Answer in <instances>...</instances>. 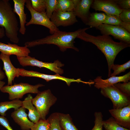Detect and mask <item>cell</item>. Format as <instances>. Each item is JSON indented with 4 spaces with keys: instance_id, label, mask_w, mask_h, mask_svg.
I'll return each mask as SVG.
<instances>
[{
    "instance_id": "obj_1",
    "label": "cell",
    "mask_w": 130,
    "mask_h": 130,
    "mask_svg": "<svg viewBox=\"0 0 130 130\" xmlns=\"http://www.w3.org/2000/svg\"><path fill=\"white\" fill-rule=\"evenodd\" d=\"M86 30L81 32L77 38L94 44L103 53L107 61L108 70V77L109 78L112 73L111 67L114 64L117 56L122 50L130 47V44L121 41L115 42L109 35L95 36L92 35L86 32Z\"/></svg>"
},
{
    "instance_id": "obj_2",
    "label": "cell",
    "mask_w": 130,
    "mask_h": 130,
    "mask_svg": "<svg viewBox=\"0 0 130 130\" xmlns=\"http://www.w3.org/2000/svg\"><path fill=\"white\" fill-rule=\"evenodd\" d=\"M90 28L89 27L80 28L74 32H68L61 31L58 29L52 35L42 39L26 42L24 45L28 48L45 44H52L57 46L62 52L65 51L69 48L78 52L79 49L74 44L75 39L82 32Z\"/></svg>"
},
{
    "instance_id": "obj_3",
    "label": "cell",
    "mask_w": 130,
    "mask_h": 130,
    "mask_svg": "<svg viewBox=\"0 0 130 130\" xmlns=\"http://www.w3.org/2000/svg\"><path fill=\"white\" fill-rule=\"evenodd\" d=\"M0 26L4 28L5 35L11 41L19 42L18 21L9 0H0Z\"/></svg>"
},
{
    "instance_id": "obj_4",
    "label": "cell",
    "mask_w": 130,
    "mask_h": 130,
    "mask_svg": "<svg viewBox=\"0 0 130 130\" xmlns=\"http://www.w3.org/2000/svg\"><path fill=\"white\" fill-rule=\"evenodd\" d=\"M44 86L40 84L32 85L28 83L21 82L19 84L14 83L13 85L4 86L0 90L2 92L8 93L9 99L11 100L21 98L27 93L37 94L39 91L38 88Z\"/></svg>"
},
{
    "instance_id": "obj_5",
    "label": "cell",
    "mask_w": 130,
    "mask_h": 130,
    "mask_svg": "<svg viewBox=\"0 0 130 130\" xmlns=\"http://www.w3.org/2000/svg\"><path fill=\"white\" fill-rule=\"evenodd\" d=\"M57 100V98L48 89L39 91L32 100V102L36 108L40 119L45 120L50 107Z\"/></svg>"
},
{
    "instance_id": "obj_6",
    "label": "cell",
    "mask_w": 130,
    "mask_h": 130,
    "mask_svg": "<svg viewBox=\"0 0 130 130\" xmlns=\"http://www.w3.org/2000/svg\"><path fill=\"white\" fill-rule=\"evenodd\" d=\"M100 92L104 97L111 100L113 109L122 108L130 105V96L113 85L101 89Z\"/></svg>"
},
{
    "instance_id": "obj_7",
    "label": "cell",
    "mask_w": 130,
    "mask_h": 130,
    "mask_svg": "<svg viewBox=\"0 0 130 130\" xmlns=\"http://www.w3.org/2000/svg\"><path fill=\"white\" fill-rule=\"evenodd\" d=\"M17 58L20 64L23 67L35 66L46 68L59 75L64 73V70L61 67L63 66L64 64L58 60L54 61L53 63H48L39 61L29 56Z\"/></svg>"
},
{
    "instance_id": "obj_8",
    "label": "cell",
    "mask_w": 130,
    "mask_h": 130,
    "mask_svg": "<svg viewBox=\"0 0 130 130\" xmlns=\"http://www.w3.org/2000/svg\"><path fill=\"white\" fill-rule=\"evenodd\" d=\"M25 6L30 12L31 18L26 26L31 25H39L44 26L49 30L50 33L52 34L58 29L47 16L46 13H39L35 11L31 6L30 0H26Z\"/></svg>"
},
{
    "instance_id": "obj_9",
    "label": "cell",
    "mask_w": 130,
    "mask_h": 130,
    "mask_svg": "<svg viewBox=\"0 0 130 130\" xmlns=\"http://www.w3.org/2000/svg\"><path fill=\"white\" fill-rule=\"evenodd\" d=\"M96 29L102 35H111L120 41L130 44V32L121 27L103 24Z\"/></svg>"
},
{
    "instance_id": "obj_10",
    "label": "cell",
    "mask_w": 130,
    "mask_h": 130,
    "mask_svg": "<svg viewBox=\"0 0 130 130\" xmlns=\"http://www.w3.org/2000/svg\"><path fill=\"white\" fill-rule=\"evenodd\" d=\"M19 74L20 76L23 77H34L39 78L46 80L47 82L54 79H58L65 81L67 85L69 86L73 82H80L84 84L85 82L82 81L81 78L75 79L67 78L56 74L55 75H50L41 73L36 71H29L23 68H19Z\"/></svg>"
},
{
    "instance_id": "obj_11",
    "label": "cell",
    "mask_w": 130,
    "mask_h": 130,
    "mask_svg": "<svg viewBox=\"0 0 130 130\" xmlns=\"http://www.w3.org/2000/svg\"><path fill=\"white\" fill-rule=\"evenodd\" d=\"M50 20L57 27L69 26L78 22L73 12H63L59 10H55L53 12Z\"/></svg>"
},
{
    "instance_id": "obj_12",
    "label": "cell",
    "mask_w": 130,
    "mask_h": 130,
    "mask_svg": "<svg viewBox=\"0 0 130 130\" xmlns=\"http://www.w3.org/2000/svg\"><path fill=\"white\" fill-rule=\"evenodd\" d=\"M91 7L96 11H103L105 14L118 17L123 9L117 5L115 0H93Z\"/></svg>"
},
{
    "instance_id": "obj_13",
    "label": "cell",
    "mask_w": 130,
    "mask_h": 130,
    "mask_svg": "<svg viewBox=\"0 0 130 130\" xmlns=\"http://www.w3.org/2000/svg\"><path fill=\"white\" fill-rule=\"evenodd\" d=\"M109 112L117 124L130 129V105L122 108H113Z\"/></svg>"
},
{
    "instance_id": "obj_14",
    "label": "cell",
    "mask_w": 130,
    "mask_h": 130,
    "mask_svg": "<svg viewBox=\"0 0 130 130\" xmlns=\"http://www.w3.org/2000/svg\"><path fill=\"white\" fill-rule=\"evenodd\" d=\"M74 5L73 11L76 16L79 18L85 24L91 13L90 9L93 0H73Z\"/></svg>"
},
{
    "instance_id": "obj_15",
    "label": "cell",
    "mask_w": 130,
    "mask_h": 130,
    "mask_svg": "<svg viewBox=\"0 0 130 130\" xmlns=\"http://www.w3.org/2000/svg\"><path fill=\"white\" fill-rule=\"evenodd\" d=\"M0 52L6 55H14L17 57H25L29 56L30 53L29 49L26 46H20L16 44H7L0 42Z\"/></svg>"
},
{
    "instance_id": "obj_16",
    "label": "cell",
    "mask_w": 130,
    "mask_h": 130,
    "mask_svg": "<svg viewBox=\"0 0 130 130\" xmlns=\"http://www.w3.org/2000/svg\"><path fill=\"white\" fill-rule=\"evenodd\" d=\"M130 80V72L124 75L119 76H113L103 79L101 76L97 77L93 81L94 86L98 89L103 88L113 85L114 84L121 82L127 83Z\"/></svg>"
},
{
    "instance_id": "obj_17",
    "label": "cell",
    "mask_w": 130,
    "mask_h": 130,
    "mask_svg": "<svg viewBox=\"0 0 130 130\" xmlns=\"http://www.w3.org/2000/svg\"><path fill=\"white\" fill-rule=\"evenodd\" d=\"M26 109L21 107L13 112L11 116L22 130H29L33 127L34 123L28 119Z\"/></svg>"
},
{
    "instance_id": "obj_18",
    "label": "cell",
    "mask_w": 130,
    "mask_h": 130,
    "mask_svg": "<svg viewBox=\"0 0 130 130\" xmlns=\"http://www.w3.org/2000/svg\"><path fill=\"white\" fill-rule=\"evenodd\" d=\"M10 55L1 53L0 59L3 63V69L8 79V85H12L16 77H19V68L15 67L12 64L10 58Z\"/></svg>"
},
{
    "instance_id": "obj_19",
    "label": "cell",
    "mask_w": 130,
    "mask_h": 130,
    "mask_svg": "<svg viewBox=\"0 0 130 130\" xmlns=\"http://www.w3.org/2000/svg\"><path fill=\"white\" fill-rule=\"evenodd\" d=\"M26 0H13L14 3L13 11L19 17L20 24L19 32L24 35L26 32L25 26L26 21L27 14L25 13L24 6Z\"/></svg>"
},
{
    "instance_id": "obj_20",
    "label": "cell",
    "mask_w": 130,
    "mask_h": 130,
    "mask_svg": "<svg viewBox=\"0 0 130 130\" xmlns=\"http://www.w3.org/2000/svg\"><path fill=\"white\" fill-rule=\"evenodd\" d=\"M33 97L30 94L28 95L24 100L22 101V107L28 110V116L30 121L35 124L40 119L39 115L35 106L32 102Z\"/></svg>"
},
{
    "instance_id": "obj_21",
    "label": "cell",
    "mask_w": 130,
    "mask_h": 130,
    "mask_svg": "<svg viewBox=\"0 0 130 130\" xmlns=\"http://www.w3.org/2000/svg\"><path fill=\"white\" fill-rule=\"evenodd\" d=\"M106 16V15L104 13H91L86 25L89 26L91 28L95 27L96 28L103 23Z\"/></svg>"
},
{
    "instance_id": "obj_22",
    "label": "cell",
    "mask_w": 130,
    "mask_h": 130,
    "mask_svg": "<svg viewBox=\"0 0 130 130\" xmlns=\"http://www.w3.org/2000/svg\"><path fill=\"white\" fill-rule=\"evenodd\" d=\"M22 101L19 99H16L10 101L0 102V114L2 116L6 115V112L8 110L13 108L16 110L22 107Z\"/></svg>"
},
{
    "instance_id": "obj_23",
    "label": "cell",
    "mask_w": 130,
    "mask_h": 130,
    "mask_svg": "<svg viewBox=\"0 0 130 130\" xmlns=\"http://www.w3.org/2000/svg\"><path fill=\"white\" fill-rule=\"evenodd\" d=\"M106 18L103 24L119 26L126 29L130 32V23L122 21L119 17L113 15L105 14Z\"/></svg>"
},
{
    "instance_id": "obj_24",
    "label": "cell",
    "mask_w": 130,
    "mask_h": 130,
    "mask_svg": "<svg viewBox=\"0 0 130 130\" xmlns=\"http://www.w3.org/2000/svg\"><path fill=\"white\" fill-rule=\"evenodd\" d=\"M60 125L63 130H78L69 114L58 113Z\"/></svg>"
},
{
    "instance_id": "obj_25",
    "label": "cell",
    "mask_w": 130,
    "mask_h": 130,
    "mask_svg": "<svg viewBox=\"0 0 130 130\" xmlns=\"http://www.w3.org/2000/svg\"><path fill=\"white\" fill-rule=\"evenodd\" d=\"M74 8L73 0H58L56 10L63 12H73Z\"/></svg>"
},
{
    "instance_id": "obj_26",
    "label": "cell",
    "mask_w": 130,
    "mask_h": 130,
    "mask_svg": "<svg viewBox=\"0 0 130 130\" xmlns=\"http://www.w3.org/2000/svg\"><path fill=\"white\" fill-rule=\"evenodd\" d=\"M103 127L105 130H130L120 126L112 117L103 122Z\"/></svg>"
},
{
    "instance_id": "obj_27",
    "label": "cell",
    "mask_w": 130,
    "mask_h": 130,
    "mask_svg": "<svg viewBox=\"0 0 130 130\" xmlns=\"http://www.w3.org/2000/svg\"><path fill=\"white\" fill-rule=\"evenodd\" d=\"M50 125V130H63L60 124L58 113L52 114L47 119Z\"/></svg>"
},
{
    "instance_id": "obj_28",
    "label": "cell",
    "mask_w": 130,
    "mask_h": 130,
    "mask_svg": "<svg viewBox=\"0 0 130 130\" xmlns=\"http://www.w3.org/2000/svg\"><path fill=\"white\" fill-rule=\"evenodd\" d=\"M130 68V60L122 65L114 64L111 67V69L113 70L111 73L110 77L116 76L122 72H124Z\"/></svg>"
},
{
    "instance_id": "obj_29",
    "label": "cell",
    "mask_w": 130,
    "mask_h": 130,
    "mask_svg": "<svg viewBox=\"0 0 130 130\" xmlns=\"http://www.w3.org/2000/svg\"><path fill=\"white\" fill-rule=\"evenodd\" d=\"M31 6L35 11L39 13H45L46 3L45 0H30Z\"/></svg>"
},
{
    "instance_id": "obj_30",
    "label": "cell",
    "mask_w": 130,
    "mask_h": 130,
    "mask_svg": "<svg viewBox=\"0 0 130 130\" xmlns=\"http://www.w3.org/2000/svg\"><path fill=\"white\" fill-rule=\"evenodd\" d=\"M46 3V13L48 17L50 18L56 10L58 0H45Z\"/></svg>"
},
{
    "instance_id": "obj_31",
    "label": "cell",
    "mask_w": 130,
    "mask_h": 130,
    "mask_svg": "<svg viewBox=\"0 0 130 130\" xmlns=\"http://www.w3.org/2000/svg\"><path fill=\"white\" fill-rule=\"evenodd\" d=\"M94 125L91 130H103V116L100 112H96L94 113Z\"/></svg>"
},
{
    "instance_id": "obj_32",
    "label": "cell",
    "mask_w": 130,
    "mask_h": 130,
    "mask_svg": "<svg viewBox=\"0 0 130 130\" xmlns=\"http://www.w3.org/2000/svg\"><path fill=\"white\" fill-rule=\"evenodd\" d=\"M50 130V125L48 120L40 119L37 123L34 124L33 128L31 130Z\"/></svg>"
},
{
    "instance_id": "obj_33",
    "label": "cell",
    "mask_w": 130,
    "mask_h": 130,
    "mask_svg": "<svg viewBox=\"0 0 130 130\" xmlns=\"http://www.w3.org/2000/svg\"><path fill=\"white\" fill-rule=\"evenodd\" d=\"M113 85L118 89L121 91L130 96V82L124 83L120 82L114 84Z\"/></svg>"
},
{
    "instance_id": "obj_34",
    "label": "cell",
    "mask_w": 130,
    "mask_h": 130,
    "mask_svg": "<svg viewBox=\"0 0 130 130\" xmlns=\"http://www.w3.org/2000/svg\"><path fill=\"white\" fill-rule=\"evenodd\" d=\"M119 17L123 22L130 23V9H123Z\"/></svg>"
},
{
    "instance_id": "obj_35",
    "label": "cell",
    "mask_w": 130,
    "mask_h": 130,
    "mask_svg": "<svg viewBox=\"0 0 130 130\" xmlns=\"http://www.w3.org/2000/svg\"><path fill=\"white\" fill-rule=\"evenodd\" d=\"M118 6L122 9H130V0H115Z\"/></svg>"
},
{
    "instance_id": "obj_36",
    "label": "cell",
    "mask_w": 130,
    "mask_h": 130,
    "mask_svg": "<svg viewBox=\"0 0 130 130\" xmlns=\"http://www.w3.org/2000/svg\"><path fill=\"white\" fill-rule=\"evenodd\" d=\"M0 124L7 130H13L10 126L8 121L5 116H0Z\"/></svg>"
},
{
    "instance_id": "obj_37",
    "label": "cell",
    "mask_w": 130,
    "mask_h": 130,
    "mask_svg": "<svg viewBox=\"0 0 130 130\" xmlns=\"http://www.w3.org/2000/svg\"><path fill=\"white\" fill-rule=\"evenodd\" d=\"M4 29L2 27H0V39L3 38L5 35Z\"/></svg>"
},
{
    "instance_id": "obj_38",
    "label": "cell",
    "mask_w": 130,
    "mask_h": 130,
    "mask_svg": "<svg viewBox=\"0 0 130 130\" xmlns=\"http://www.w3.org/2000/svg\"><path fill=\"white\" fill-rule=\"evenodd\" d=\"M5 73L1 70L0 67V80L1 81L5 78Z\"/></svg>"
},
{
    "instance_id": "obj_39",
    "label": "cell",
    "mask_w": 130,
    "mask_h": 130,
    "mask_svg": "<svg viewBox=\"0 0 130 130\" xmlns=\"http://www.w3.org/2000/svg\"><path fill=\"white\" fill-rule=\"evenodd\" d=\"M5 83L4 82L0 80V90L4 86Z\"/></svg>"
},
{
    "instance_id": "obj_40",
    "label": "cell",
    "mask_w": 130,
    "mask_h": 130,
    "mask_svg": "<svg viewBox=\"0 0 130 130\" xmlns=\"http://www.w3.org/2000/svg\"></svg>"
}]
</instances>
